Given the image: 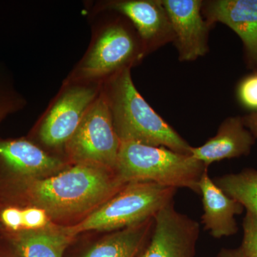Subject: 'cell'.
Wrapping results in <instances>:
<instances>
[{
	"instance_id": "obj_1",
	"label": "cell",
	"mask_w": 257,
	"mask_h": 257,
	"mask_svg": "<svg viewBox=\"0 0 257 257\" xmlns=\"http://www.w3.org/2000/svg\"><path fill=\"white\" fill-rule=\"evenodd\" d=\"M115 171L76 163L50 177L0 180V204L35 206L52 220L88 215L125 185Z\"/></svg>"
},
{
	"instance_id": "obj_2",
	"label": "cell",
	"mask_w": 257,
	"mask_h": 257,
	"mask_svg": "<svg viewBox=\"0 0 257 257\" xmlns=\"http://www.w3.org/2000/svg\"><path fill=\"white\" fill-rule=\"evenodd\" d=\"M104 93L120 141L165 147L179 153L190 155L192 146L152 109L138 92L130 68L113 74Z\"/></svg>"
},
{
	"instance_id": "obj_3",
	"label": "cell",
	"mask_w": 257,
	"mask_h": 257,
	"mask_svg": "<svg viewBox=\"0 0 257 257\" xmlns=\"http://www.w3.org/2000/svg\"><path fill=\"white\" fill-rule=\"evenodd\" d=\"M207 167L191 155L165 147L121 142L115 172L124 184L154 182L199 194V184Z\"/></svg>"
},
{
	"instance_id": "obj_4",
	"label": "cell",
	"mask_w": 257,
	"mask_h": 257,
	"mask_svg": "<svg viewBox=\"0 0 257 257\" xmlns=\"http://www.w3.org/2000/svg\"><path fill=\"white\" fill-rule=\"evenodd\" d=\"M177 189L149 182H130L95 210L73 226L71 236L89 231H118L154 219L174 202Z\"/></svg>"
},
{
	"instance_id": "obj_5",
	"label": "cell",
	"mask_w": 257,
	"mask_h": 257,
	"mask_svg": "<svg viewBox=\"0 0 257 257\" xmlns=\"http://www.w3.org/2000/svg\"><path fill=\"white\" fill-rule=\"evenodd\" d=\"M120 144L103 92L89 108L65 147L74 164H92L115 171Z\"/></svg>"
},
{
	"instance_id": "obj_6",
	"label": "cell",
	"mask_w": 257,
	"mask_h": 257,
	"mask_svg": "<svg viewBox=\"0 0 257 257\" xmlns=\"http://www.w3.org/2000/svg\"><path fill=\"white\" fill-rule=\"evenodd\" d=\"M145 54L143 44L133 32L121 24H114L101 32L81 71L86 78L112 76L130 68Z\"/></svg>"
},
{
	"instance_id": "obj_7",
	"label": "cell",
	"mask_w": 257,
	"mask_h": 257,
	"mask_svg": "<svg viewBox=\"0 0 257 257\" xmlns=\"http://www.w3.org/2000/svg\"><path fill=\"white\" fill-rule=\"evenodd\" d=\"M199 233V223L171 202L154 217L151 239L138 257H194Z\"/></svg>"
},
{
	"instance_id": "obj_8",
	"label": "cell",
	"mask_w": 257,
	"mask_h": 257,
	"mask_svg": "<svg viewBox=\"0 0 257 257\" xmlns=\"http://www.w3.org/2000/svg\"><path fill=\"white\" fill-rule=\"evenodd\" d=\"M174 32L179 60L192 62L209 51L208 36L211 26L202 15L200 0H161Z\"/></svg>"
},
{
	"instance_id": "obj_9",
	"label": "cell",
	"mask_w": 257,
	"mask_h": 257,
	"mask_svg": "<svg viewBox=\"0 0 257 257\" xmlns=\"http://www.w3.org/2000/svg\"><path fill=\"white\" fill-rule=\"evenodd\" d=\"M96 99L95 88L77 86L64 93L40 126L39 137L50 147L65 146Z\"/></svg>"
},
{
	"instance_id": "obj_10",
	"label": "cell",
	"mask_w": 257,
	"mask_h": 257,
	"mask_svg": "<svg viewBox=\"0 0 257 257\" xmlns=\"http://www.w3.org/2000/svg\"><path fill=\"white\" fill-rule=\"evenodd\" d=\"M65 163L25 139H0V180L41 179L65 170Z\"/></svg>"
},
{
	"instance_id": "obj_11",
	"label": "cell",
	"mask_w": 257,
	"mask_h": 257,
	"mask_svg": "<svg viewBox=\"0 0 257 257\" xmlns=\"http://www.w3.org/2000/svg\"><path fill=\"white\" fill-rule=\"evenodd\" d=\"M202 12L211 27L224 24L239 36L248 67L257 71V0L203 1Z\"/></svg>"
},
{
	"instance_id": "obj_12",
	"label": "cell",
	"mask_w": 257,
	"mask_h": 257,
	"mask_svg": "<svg viewBox=\"0 0 257 257\" xmlns=\"http://www.w3.org/2000/svg\"><path fill=\"white\" fill-rule=\"evenodd\" d=\"M111 8L133 22L145 53L173 42V29L161 0L120 1L113 3Z\"/></svg>"
},
{
	"instance_id": "obj_13",
	"label": "cell",
	"mask_w": 257,
	"mask_h": 257,
	"mask_svg": "<svg viewBox=\"0 0 257 257\" xmlns=\"http://www.w3.org/2000/svg\"><path fill=\"white\" fill-rule=\"evenodd\" d=\"M202 196V224L215 239L232 236L238 232L236 216L243 212V206L230 197L211 179L207 170L204 172L199 184Z\"/></svg>"
},
{
	"instance_id": "obj_14",
	"label": "cell",
	"mask_w": 257,
	"mask_h": 257,
	"mask_svg": "<svg viewBox=\"0 0 257 257\" xmlns=\"http://www.w3.org/2000/svg\"><path fill=\"white\" fill-rule=\"evenodd\" d=\"M255 141L241 116H229L222 121L215 136L201 146L192 147L190 155L208 168L214 162L247 156Z\"/></svg>"
},
{
	"instance_id": "obj_15",
	"label": "cell",
	"mask_w": 257,
	"mask_h": 257,
	"mask_svg": "<svg viewBox=\"0 0 257 257\" xmlns=\"http://www.w3.org/2000/svg\"><path fill=\"white\" fill-rule=\"evenodd\" d=\"M4 236L18 257H63L74 239L65 227L55 224L46 229Z\"/></svg>"
},
{
	"instance_id": "obj_16",
	"label": "cell",
	"mask_w": 257,
	"mask_h": 257,
	"mask_svg": "<svg viewBox=\"0 0 257 257\" xmlns=\"http://www.w3.org/2000/svg\"><path fill=\"white\" fill-rule=\"evenodd\" d=\"M153 226L152 219L118 230L93 245L82 257H138Z\"/></svg>"
},
{
	"instance_id": "obj_17",
	"label": "cell",
	"mask_w": 257,
	"mask_h": 257,
	"mask_svg": "<svg viewBox=\"0 0 257 257\" xmlns=\"http://www.w3.org/2000/svg\"><path fill=\"white\" fill-rule=\"evenodd\" d=\"M54 224L47 211L42 208L0 204V230L4 235L46 229Z\"/></svg>"
},
{
	"instance_id": "obj_18",
	"label": "cell",
	"mask_w": 257,
	"mask_h": 257,
	"mask_svg": "<svg viewBox=\"0 0 257 257\" xmlns=\"http://www.w3.org/2000/svg\"><path fill=\"white\" fill-rule=\"evenodd\" d=\"M223 192L257 217V170L246 168L214 179Z\"/></svg>"
},
{
	"instance_id": "obj_19",
	"label": "cell",
	"mask_w": 257,
	"mask_h": 257,
	"mask_svg": "<svg viewBox=\"0 0 257 257\" xmlns=\"http://www.w3.org/2000/svg\"><path fill=\"white\" fill-rule=\"evenodd\" d=\"M236 93L241 106L251 112L257 111V71H253L241 79Z\"/></svg>"
},
{
	"instance_id": "obj_20",
	"label": "cell",
	"mask_w": 257,
	"mask_h": 257,
	"mask_svg": "<svg viewBox=\"0 0 257 257\" xmlns=\"http://www.w3.org/2000/svg\"><path fill=\"white\" fill-rule=\"evenodd\" d=\"M243 239L240 249L246 257H257V217L246 211L243 219Z\"/></svg>"
},
{
	"instance_id": "obj_21",
	"label": "cell",
	"mask_w": 257,
	"mask_h": 257,
	"mask_svg": "<svg viewBox=\"0 0 257 257\" xmlns=\"http://www.w3.org/2000/svg\"><path fill=\"white\" fill-rule=\"evenodd\" d=\"M3 83L0 81V121L23 106V100Z\"/></svg>"
},
{
	"instance_id": "obj_22",
	"label": "cell",
	"mask_w": 257,
	"mask_h": 257,
	"mask_svg": "<svg viewBox=\"0 0 257 257\" xmlns=\"http://www.w3.org/2000/svg\"><path fill=\"white\" fill-rule=\"evenodd\" d=\"M243 124L248 131L257 140V111L250 112L249 114L241 116Z\"/></svg>"
},
{
	"instance_id": "obj_23",
	"label": "cell",
	"mask_w": 257,
	"mask_h": 257,
	"mask_svg": "<svg viewBox=\"0 0 257 257\" xmlns=\"http://www.w3.org/2000/svg\"><path fill=\"white\" fill-rule=\"evenodd\" d=\"M217 257H246L240 248H222Z\"/></svg>"
},
{
	"instance_id": "obj_24",
	"label": "cell",
	"mask_w": 257,
	"mask_h": 257,
	"mask_svg": "<svg viewBox=\"0 0 257 257\" xmlns=\"http://www.w3.org/2000/svg\"><path fill=\"white\" fill-rule=\"evenodd\" d=\"M0 257H18L10 247V251H0Z\"/></svg>"
}]
</instances>
